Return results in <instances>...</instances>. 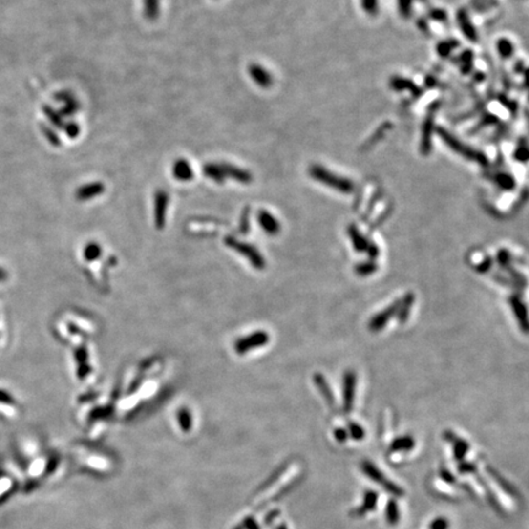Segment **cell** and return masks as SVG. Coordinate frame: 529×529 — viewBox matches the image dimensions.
<instances>
[{
  "instance_id": "1",
  "label": "cell",
  "mask_w": 529,
  "mask_h": 529,
  "mask_svg": "<svg viewBox=\"0 0 529 529\" xmlns=\"http://www.w3.org/2000/svg\"><path fill=\"white\" fill-rule=\"evenodd\" d=\"M309 174L313 179L317 180L321 184L327 185L328 188H332V189L337 190L340 192H348L353 191L354 189V184L350 182L347 178H342V176L337 175V174L332 173L328 169H326L325 167L320 166V164H313L309 168Z\"/></svg>"
},
{
  "instance_id": "2",
  "label": "cell",
  "mask_w": 529,
  "mask_h": 529,
  "mask_svg": "<svg viewBox=\"0 0 529 529\" xmlns=\"http://www.w3.org/2000/svg\"><path fill=\"white\" fill-rule=\"evenodd\" d=\"M436 132L440 136V139L447 145L448 148L452 149L453 152H456V153L460 154V156H462L463 158L477 162V163L479 164H487V157H485L482 152L477 151V149L472 148V147H469L468 145L463 144L462 141H460L457 137L450 134L446 129H444V127H437Z\"/></svg>"
},
{
  "instance_id": "3",
  "label": "cell",
  "mask_w": 529,
  "mask_h": 529,
  "mask_svg": "<svg viewBox=\"0 0 529 529\" xmlns=\"http://www.w3.org/2000/svg\"><path fill=\"white\" fill-rule=\"evenodd\" d=\"M224 241H226L227 246H229L231 249L235 250L236 253L240 254L241 256L248 258V260L250 261L251 265H253L255 269H257V270L265 269V266H266V261H265V258L261 256V254L258 253L257 249L251 246L250 244L241 243V241H239L238 239L232 238V236L226 238V240Z\"/></svg>"
},
{
  "instance_id": "4",
  "label": "cell",
  "mask_w": 529,
  "mask_h": 529,
  "mask_svg": "<svg viewBox=\"0 0 529 529\" xmlns=\"http://www.w3.org/2000/svg\"><path fill=\"white\" fill-rule=\"evenodd\" d=\"M361 469H363L364 474H365L366 477H369L373 482L378 483L379 485L383 487V489H385L388 494L397 497L403 496V494H404L403 489H401L397 484L388 480L387 478L381 473V470L379 469V468H376L373 463L368 462V461H364V462L361 463Z\"/></svg>"
},
{
  "instance_id": "5",
  "label": "cell",
  "mask_w": 529,
  "mask_h": 529,
  "mask_svg": "<svg viewBox=\"0 0 529 529\" xmlns=\"http://www.w3.org/2000/svg\"><path fill=\"white\" fill-rule=\"evenodd\" d=\"M269 340V333L265 332V331H256L251 335L236 339L235 343H234V350L238 353L239 356H244V354H248L250 350L257 349V348L266 345Z\"/></svg>"
},
{
  "instance_id": "6",
  "label": "cell",
  "mask_w": 529,
  "mask_h": 529,
  "mask_svg": "<svg viewBox=\"0 0 529 529\" xmlns=\"http://www.w3.org/2000/svg\"><path fill=\"white\" fill-rule=\"evenodd\" d=\"M154 207H153V216L154 224L157 229H163L166 226L167 211H168L169 205V195L164 190H158L154 194Z\"/></svg>"
},
{
  "instance_id": "7",
  "label": "cell",
  "mask_w": 529,
  "mask_h": 529,
  "mask_svg": "<svg viewBox=\"0 0 529 529\" xmlns=\"http://www.w3.org/2000/svg\"><path fill=\"white\" fill-rule=\"evenodd\" d=\"M434 112L435 109L430 110L429 114L425 118L422 127V141H420V151L423 154H429L431 152L432 145V132H434Z\"/></svg>"
},
{
  "instance_id": "8",
  "label": "cell",
  "mask_w": 529,
  "mask_h": 529,
  "mask_svg": "<svg viewBox=\"0 0 529 529\" xmlns=\"http://www.w3.org/2000/svg\"><path fill=\"white\" fill-rule=\"evenodd\" d=\"M249 75L253 81L262 88H270L274 85V77H272L271 72L260 64L253 63L249 65Z\"/></svg>"
},
{
  "instance_id": "9",
  "label": "cell",
  "mask_w": 529,
  "mask_h": 529,
  "mask_svg": "<svg viewBox=\"0 0 529 529\" xmlns=\"http://www.w3.org/2000/svg\"><path fill=\"white\" fill-rule=\"evenodd\" d=\"M219 164L223 169L226 178H232V179L236 180L241 184H249V183L253 182V174L246 169H241L231 163H226V162H221Z\"/></svg>"
},
{
  "instance_id": "10",
  "label": "cell",
  "mask_w": 529,
  "mask_h": 529,
  "mask_svg": "<svg viewBox=\"0 0 529 529\" xmlns=\"http://www.w3.org/2000/svg\"><path fill=\"white\" fill-rule=\"evenodd\" d=\"M171 173L176 180L179 182H190L194 178V170L189 161L184 158L176 159L171 167Z\"/></svg>"
},
{
  "instance_id": "11",
  "label": "cell",
  "mask_w": 529,
  "mask_h": 529,
  "mask_svg": "<svg viewBox=\"0 0 529 529\" xmlns=\"http://www.w3.org/2000/svg\"><path fill=\"white\" fill-rule=\"evenodd\" d=\"M257 221L260 223L261 228L266 233L275 235V234L279 233L281 231V223H279L278 219L274 216L272 213H270L266 210H260L257 213Z\"/></svg>"
},
{
  "instance_id": "12",
  "label": "cell",
  "mask_w": 529,
  "mask_h": 529,
  "mask_svg": "<svg viewBox=\"0 0 529 529\" xmlns=\"http://www.w3.org/2000/svg\"><path fill=\"white\" fill-rule=\"evenodd\" d=\"M390 85L393 90L408 91V92H410L413 96H415V97L422 95V90H420L419 87H418L414 82L408 79H404V77H392L390 81Z\"/></svg>"
},
{
  "instance_id": "13",
  "label": "cell",
  "mask_w": 529,
  "mask_h": 529,
  "mask_svg": "<svg viewBox=\"0 0 529 529\" xmlns=\"http://www.w3.org/2000/svg\"><path fill=\"white\" fill-rule=\"evenodd\" d=\"M457 21L458 25H460L461 30H462L463 35L468 38V41H472L475 42L478 40V33L475 31L474 26L470 22L469 18H468L467 13L465 10H460L457 13Z\"/></svg>"
},
{
  "instance_id": "14",
  "label": "cell",
  "mask_w": 529,
  "mask_h": 529,
  "mask_svg": "<svg viewBox=\"0 0 529 529\" xmlns=\"http://www.w3.org/2000/svg\"><path fill=\"white\" fill-rule=\"evenodd\" d=\"M378 500H379L378 492L373 491V490L366 491L365 494H364L363 504H361L360 507H358V508L354 511L353 516L360 517V516H364V514H366L368 512L373 511V509L375 508L376 504H378Z\"/></svg>"
},
{
  "instance_id": "15",
  "label": "cell",
  "mask_w": 529,
  "mask_h": 529,
  "mask_svg": "<svg viewBox=\"0 0 529 529\" xmlns=\"http://www.w3.org/2000/svg\"><path fill=\"white\" fill-rule=\"evenodd\" d=\"M202 170H204V174L207 176V178H210V179L213 180V182L218 183V184H221V183H223L224 180L227 179L226 175H224L223 169H222L221 164L219 163L205 164Z\"/></svg>"
},
{
  "instance_id": "16",
  "label": "cell",
  "mask_w": 529,
  "mask_h": 529,
  "mask_svg": "<svg viewBox=\"0 0 529 529\" xmlns=\"http://www.w3.org/2000/svg\"><path fill=\"white\" fill-rule=\"evenodd\" d=\"M145 18L153 21L159 15V0H144Z\"/></svg>"
},
{
  "instance_id": "17",
  "label": "cell",
  "mask_w": 529,
  "mask_h": 529,
  "mask_svg": "<svg viewBox=\"0 0 529 529\" xmlns=\"http://www.w3.org/2000/svg\"><path fill=\"white\" fill-rule=\"evenodd\" d=\"M386 519L391 526H396L400 522V509L395 500H390L386 507Z\"/></svg>"
},
{
  "instance_id": "18",
  "label": "cell",
  "mask_w": 529,
  "mask_h": 529,
  "mask_svg": "<svg viewBox=\"0 0 529 529\" xmlns=\"http://www.w3.org/2000/svg\"><path fill=\"white\" fill-rule=\"evenodd\" d=\"M496 47H497V52H499V54L501 55L504 59H508V58H511L512 55H513V53H514L513 44H512L511 41L506 40V38H501V40H499Z\"/></svg>"
},
{
  "instance_id": "19",
  "label": "cell",
  "mask_w": 529,
  "mask_h": 529,
  "mask_svg": "<svg viewBox=\"0 0 529 529\" xmlns=\"http://www.w3.org/2000/svg\"><path fill=\"white\" fill-rule=\"evenodd\" d=\"M414 447V440L409 436L400 437L391 445L392 451H408Z\"/></svg>"
},
{
  "instance_id": "20",
  "label": "cell",
  "mask_w": 529,
  "mask_h": 529,
  "mask_svg": "<svg viewBox=\"0 0 529 529\" xmlns=\"http://www.w3.org/2000/svg\"><path fill=\"white\" fill-rule=\"evenodd\" d=\"M178 420H179L180 427H182L185 432H188L190 429H191L192 418H191V414H190L189 409H187V408H182V409L179 410V413H178Z\"/></svg>"
},
{
  "instance_id": "21",
  "label": "cell",
  "mask_w": 529,
  "mask_h": 529,
  "mask_svg": "<svg viewBox=\"0 0 529 529\" xmlns=\"http://www.w3.org/2000/svg\"><path fill=\"white\" fill-rule=\"evenodd\" d=\"M457 45H458V42L455 40L440 42L439 44H437V53H439V55H441V57H447V55H450V53L452 52Z\"/></svg>"
},
{
  "instance_id": "22",
  "label": "cell",
  "mask_w": 529,
  "mask_h": 529,
  "mask_svg": "<svg viewBox=\"0 0 529 529\" xmlns=\"http://www.w3.org/2000/svg\"><path fill=\"white\" fill-rule=\"evenodd\" d=\"M103 190H105V188H103L102 184L90 185L88 188H85V189H82L81 191H80V197H81V199H88V197H92L95 196V195L101 194V192H103Z\"/></svg>"
},
{
  "instance_id": "23",
  "label": "cell",
  "mask_w": 529,
  "mask_h": 529,
  "mask_svg": "<svg viewBox=\"0 0 529 529\" xmlns=\"http://www.w3.org/2000/svg\"><path fill=\"white\" fill-rule=\"evenodd\" d=\"M496 182L497 184L501 188L506 190H512L514 188V179L512 178V175L506 173H501L499 175H496Z\"/></svg>"
},
{
  "instance_id": "24",
  "label": "cell",
  "mask_w": 529,
  "mask_h": 529,
  "mask_svg": "<svg viewBox=\"0 0 529 529\" xmlns=\"http://www.w3.org/2000/svg\"><path fill=\"white\" fill-rule=\"evenodd\" d=\"M361 6L364 11L371 16L378 15L379 13V1L378 0H361Z\"/></svg>"
},
{
  "instance_id": "25",
  "label": "cell",
  "mask_w": 529,
  "mask_h": 529,
  "mask_svg": "<svg viewBox=\"0 0 529 529\" xmlns=\"http://www.w3.org/2000/svg\"><path fill=\"white\" fill-rule=\"evenodd\" d=\"M100 255L101 248L97 244H90V245H87L86 249H85V257H86V260H96L97 257H100Z\"/></svg>"
},
{
  "instance_id": "26",
  "label": "cell",
  "mask_w": 529,
  "mask_h": 529,
  "mask_svg": "<svg viewBox=\"0 0 529 529\" xmlns=\"http://www.w3.org/2000/svg\"><path fill=\"white\" fill-rule=\"evenodd\" d=\"M468 452V445L463 440H456L455 443V456L457 460L462 461Z\"/></svg>"
},
{
  "instance_id": "27",
  "label": "cell",
  "mask_w": 529,
  "mask_h": 529,
  "mask_svg": "<svg viewBox=\"0 0 529 529\" xmlns=\"http://www.w3.org/2000/svg\"><path fill=\"white\" fill-rule=\"evenodd\" d=\"M413 0H398V9H400L401 15L404 18H409L412 14Z\"/></svg>"
},
{
  "instance_id": "28",
  "label": "cell",
  "mask_w": 529,
  "mask_h": 529,
  "mask_svg": "<svg viewBox=\"0 0 529 529\" xmlns=\"http://www.w3.org/2000/svg\"><path fill=\"white\" fill-rule=\"evenodd\" d=\"M450 522L445 517H437L429 524V529H448Z\"/></svg>"
},
{
  "instance_id": "29",
  "label": "cell",
  "mask_w": 529,
  "mask_h": 529,
  "mask_svg": "<svg viewBox=\"0 0 529 529\" xmlns=\"http://www.w3.org/2000/svg\"><path fill=\"white\" fill-rule=\"evenodd\" d=\"M345 400L347 403H350V397H352V391H354V378L352 379V376L347 375L345 376Z\"/></svg>"
},
{
  "instance_id": "30",
  "label": "cell",
  "mask_w": 529,
  "mask_h": 529,
  "mask_svg": "<svg viewBox=\"0 0 529 529\" xmlns=\"http://www.w3.org/2000/svg\"><path fill=\"white\" fill-rule=\"evenodd\" d=\"M514 158L519 162H526L529 159V148L527 147H518L514 152Z\"/></svg>"
},
{
  "instance_id": "31",
  "label": "cell",
  "mask_w": 529,
  "mask_h": 529,
  "mask_svg": "<svg viewBox=\"0 0 529 529\" xmlns=\"http://www.w3.org/2000/svg\"><path fill=\"white\" fill-rule=\"evenodd\" d=\"M349 430H350V434H352V436L354 437L356 440H360L361 437H364V430L361 429L360 426H358V425H356V424L350 425Z\"/></svg>"
},
{
  "instance_id": "32",
  "label": "cell",
  "mask_w": 529,
  "mask_h": 529,
  "mask_svg": "<svg viewBox=\"0 0 529 529\" xmlns=\"http://www.w3.org/2000/svg\"><path fill=\"white\" fill-rule=\"evenodd\" d=\"M430 16H431L434 20L436 21H445L446 20V13L444 10H440V9H436V10H432L431 13H430Z\"/></svg>"
},
{
  "instance_id": "33",
  "label": "cell",
  "mask_w": 529,
  "mask_h": 529,
  "mask_svg": "<svg viewBox=\"0 0 529 529\" xmlns=\"http://www.w3.org/2000/svg\"><path fill=\"white\" fill-rule=\"evenodd\" d=\"M458 469H460V473H472L475 470V466L472 463H461Z\"/></svg>"
},
{
  "instance_id": "34",
  "label": "cell",
  "mask_w": 529,
  "mask_h": 529,
  "mask_svg": "<svg viewBox=\"0 0 529 529\" xmlns=\"http://www.w3.org/2000/svg\"><path fill=\"white\" fill-rule=\"evenodd\" d=\"M57 465H58L57 460H50L49 463L47 465V468H45V473H47V474H50V473L54 472V469L57 468Z\"/></svg>"
},
{
  "instance_id": "35",
  "label": "cell",
  "mask_w": 529,
  "mask_h": 529,
  "mask_svg": "<svg viewBox=\"0 0 529 529\" xmlns=\"http://www.w3.org/2000/svg\"><path fill=\"white\" fill-rule=\"evenodd\" d=\"M441 477H443L444 479H445V482L451 483V484H453V483H455V480H456L455 477H453V475L451 474V473H448L447 470H443V472H441Z\"/></svg>"
},
{
  "instance_id": "36",
  "label": "cell",
  "mask_w": 529,
  "mask_h": 529,
  "mask_svg": "<svg viewBox=\"0 0 529 529\" xmlns=\"http://www.w3.org/2000/svg\"><path fill=\"white\" fill-rule=\"evenodd\" d=\"M335 435H336V439H337L339 443H343V441L347 439V434H345L344 430H342V429H338Z\"/></svg>"
},
{
  "instance_id": "37",
  "label": "cell",
  "mask_w": 529,
  "mask_h": 529,
  "mask_svg": "<svg viewBox=\"0 0 529 529\" xmlns=\"http://www.w3.org/2000/svg\"><path fill=\"white\" fill-rule=\"evenodd\" d=\"M524 77H526V85L529 87V69L526 70V74H524Z\"/></svg>"
}]
</instances>
